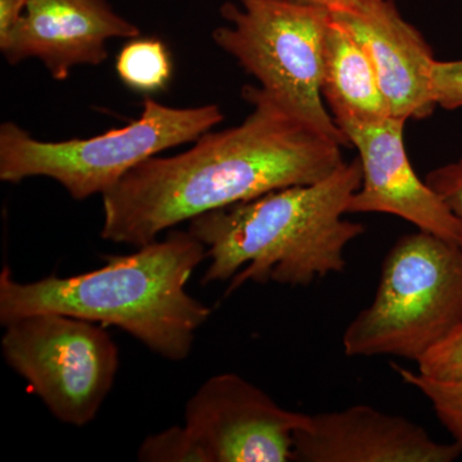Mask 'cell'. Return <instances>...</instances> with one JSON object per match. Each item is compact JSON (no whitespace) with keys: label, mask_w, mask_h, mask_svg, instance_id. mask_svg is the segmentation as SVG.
I'll list each match as a JSON object with an SVG mask.
<instances>
[{"label":"cell","mask_w":462,"mask_h":462,"mask_svg":"<svg viewBox=\"0 0 462 462\" xmlns=\"http://www.w3.org/2000/svg\"><path fill=\"white\" fill-rule=\"evenodd\" d=\"M321 93L339 129L392 117L372 60L333 14L324 42Z\"/></svg>","instance_id":"cell-13"},{"label":"cell","mask_w":462,"mask_h":462,"mask_svg":"<svg viewBox=\"0 0 462 462\" xmlns=\"http://www.w3.org/2000/svg\"><path fill=\"white\" fill-rule=\"evenodd\" d=\"M2 351L54 418L74 427L96 419L120 366L103 325L53 312L5 325Z\"/></svg>","instance_id":"cell-7"},{"label":"cell","mask_w":462,"mask_h":462,"mask_svg":"<svg viewBox=\"0 0 462 462\" xmlns=\"http://www.w3.org/2000/svg\"><path fill=\"white\" fill-rule=\"evenodd\" d=\"M309 415L282 409L263 389L226 373L200 385L184 428L199 462L294 461L297 431Z\"/></svg>","instance_id":"cell-8"},{"label":"cell","mask_w":462,"mask_h":462,"mask_svg":"<svg viewBox=\"0 0 462 462\" xmlns=\"http://www.w3.org/2000/svg\"><path fill=\"white\" fill-rule=\"evenodd\" d=\"M139 461L199 462L196 449L184 427H172L148 437L138 452Z\"/></svg>","instance_id":"cell-17"},{"label":"cell","mask_w":462,"mask_h":462,"mask_svg":"<svg viewBox=\"0 0 462 462\" xmlns=\"http://www.w3.org/2000/svg\"><path fill=\"white\" fill-rule=\"evenodd\" d=\"M393 369L407 385L418 389L430 401L438 420L462 448V380L443 382L431 379L394 364Z\"/></svg>","instance_id":"cell-15"},{"label":"cell","mask_w":462,"mask_h":462,"mask_svg":"<svg viewBox=\"0 0 462 462\" xmlns=\"http://www.w3.org/2000/svg\"><path fill=\"white\" fill-rule=\"evenodd\" d=\"M293 2L324 8L331 14H343V12L357 11L374 0H293Z\"/></svg>","instance_id":"cell-21"},{"label":"cell","mask_w":462,"mask_h":462,"mask_svg":"<svg viewBox=\"0 0 462 462\" xmlns=\"http://www.w3.org/2000/svg\"><path fill=\"white\" fill-rule=\"evenodd\" d=\"M425 181L462 224V157L431 170Z\"/></svg>","instance_id":"cell-19"},{"label":"cell","mask_w":462,"mask_h":462,"mask_svg":"<svg viewBox=\"0 0 462 462\" xmlns=\"http://www.w3.org/2000/svg\"><path fill=\"white\" fill-rule=\"evenodd\" d=\"M333 14L372 60L392 117L422 120L433 115V51L393 0H374L357 11Z\"/></svg>","instance_id":"cell-12"},{"label":"cell","mask_w":462,"mask_h":462,"mask_svg":"<svg viewBox=\"0 0 462 462\" xmlns=\"http://www.w3.org/2000/svg\"><path fill=\"white\" fill-rule=\"evenodd\" d=\"M462 448L436 442L421 425L367 404L309 415L297 431L294 461L454 462Z\"/></svg>","instance_id":"cell-11"},{"label":"cell","mask_w":462,"mask_h":462,"mask_svg":"<svg viewBox=\"0 0 462 462\" xmlns=\"http://www.w3.org/2000/svg\"><path fill=\"white\" fill-rule=\"evenodd\" d=\"M242 96L252 105L242 124L203 134L176 156L149 158L103 194V239L142 247L206 212L320 181L345 162L339 143L261 88Z\"/></svg>","instance_id":"cell-1"},{"label":"cell","mask_w":462,"mask_h":462,"mask_svg":"<svg viewBox=\"0 0 462 462\" xmlns=\"http://www.w3.org/2000/svg\"><path fill=\"white\" fill-rule=\"evenodd\" d=\"M118 78L130 89L152 94L163 90L172 76L171 54L160 39L134 38L116 60Z\"/></svg>","instance_id":"cell-14"},{"label":"cell","mask_w":462,"mask_h":462,"mask_svg":"<svg viewBox=\"0 0 462 462\" xmlns=\"http://www.w3.org/2000/svg\"><path fill=\"white\" fill-rule=\"evenodd\" d=\"M206 258V245L190 231L173 230L132 254L107 258L100 269L67 278L21 282L5 266L0 273V322L5 327L47 312L74 316L120 328L154 354L181 361L212 312L187 291Z\"/></svg>","instance_id":"cell-2"},{"label":"cell","mask_w":462,"mask_h":462,"mask_svg":"<svg viewBox=\"0 0 462 462\" xmlns=\"http://www.w3.org/2000/svg\"><path fill=\"white\" fill-rule=\"evenodd\" d=\"M418 373L443 382L462 380V324L418 361Z\"/></svg>","instance_id":"cell-16"},{"label":"cell","mask_w":462,"mask_h":462,"mask_svg":"<svg viewBox=\"0 0 462 462\" xmlns=\"http://www.w3.org/2000/svg\"><path fill=\"white\" fill-rule=\"evenodd\" d=\"M361 182L357 157L320 181L197 216L189 231L211 260L202 284L230 281L229 296L247 282L307 287L342 273L346 245L365 233L363 224L345 218Z\"/></svg>","instance_id":"cell-3"},{"label":"cell","mask_w":462,"mask_h":462,"mask_svg":"<svg viewBox=\"0 0 462 462\" xmlns=\"http://www.w3.org/2000/svg\"><path fill=\"white\" fill-rule=\"evenodd\" d=\"M139 35L141 29L108 0H27L17 23L0 39V51L9 65L38 58L54 80L63 81L76 66L102 65L111 39Z\"/></svg>","instance_id":"cell-10"},{"label":"cell","mask_w":462,"mask_h":462,"mask_svg":"<svg viewBox=\"0 0 462 462\" xmlns=\"http://www.w3.org/2000/svg\"><path fill=\"white\" fill-rule=\"evenodd\" d=\"M462 324V245L407 234L383 261L372 303L343 333L348 357L396 356L418 363Z\"/></svg>","instance_id":"cell-4"},{"label":"cell","mask_w":462,"mask_h":462,"mask_svg":"<svg viewBox=\"0 0 462 462\" xmlns=\"http://www.w3.org/2000/svg\"><path fill=\"white\" fill-rule=\"evenodd\" d=\"M224 118L217 105L175 108L147 97L139 118L93 138L42 142L5 123L0 126V180L44 176L76 200L103 196L134 167L166 149L196 142Z\"/></svg>","instance_id":"cell-5"},{"label":"cell","mask_w":462,"mask_h":462,"mask_svg":"<svg viewBox=\"0 0 462 462\" xmlns=\"http://www.w3.org/2000/svg\"><path fill=\"white\" fill-rule=\"evenodd\" d=\"M431 85L438 107L447 111L462 108V60H436L431 69Z\"/></svg>","instance_id":"cell-18"},{"label":"cell","mask_w":462,"mask_h":462,"mask_svg":"<svg viewBox=\"0 0 462 462\" xmlns=\"http://www.w3.org/2000/svg\"><path fill=\"white\" fill-rule=\"evenodd\" d=\"M27 0H0V38H5L23 14Z\"/></svg>","instance_id":"cell-20"},{"label":"cell","mask_w":462,"mask_h":462,"mask_svg":"<svg viewBox=\"0 0 462 462\" xmlns=\"http://www.w3.org/2000/svg\"><path fill=\"white\" fill-rule=\"evenodd\" d=\"M406 120L388 117L373 124L340 127L358 152L363 182L349 200L346 214H388L462 245V224L416 175L404 148Z\"/></svg>","instance_id":"cell-9"},{"label":"cell","mask_w":462,"mask_h":462,"mask_svg":"<svg viewBox=\"0 0 462 462\" xmlns=\"http://www.w3.org/2000/svg\"><path fill=\"white\" fill-rule=\"evenodd\" d=\"M226 25L212 39L291 115L339 143L348 139L321 93L322 56L331 12L293 0H229Z\"/></svg>","instance_id":"cell-6"}]
</instances>
